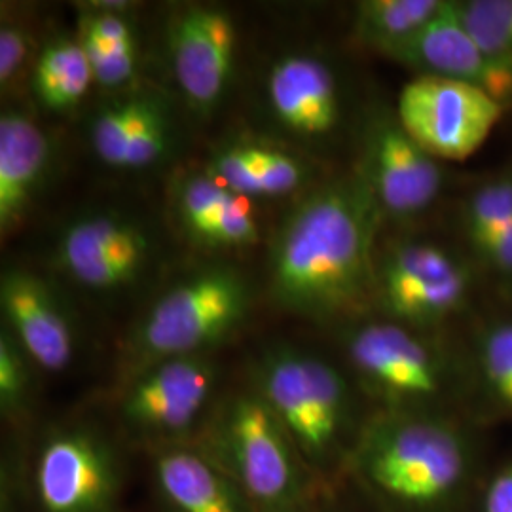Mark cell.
I'll return each mask as SVG.
<instances>
[{"label": "cell", "instance_id": "6da1fadb", "mask_svg": "<svg viewBox=\"0 0 512 512\" xmlns=\"http://www.w3.org/2000/svg\"><path fill=\"white\" fill-rule=\"evenodd\" d=\"M384 213L361 167L308 196L277 232L275 302L310 319H336L374 296V241Z\"/></svg>", "mask_w": 512, "mask_h": 512}, {"label": "cell", "instance_id": "7a4b0ae2", "mask_svg": "<svg viewBox=\"0 0 512 512\" xmlns=\"http://www.w3.org/2000/svg\"><path fill=\"white\" fill-rule=\"evenodd\" d=\"M348 463L393 511L437 512L463 490L471 448L435 412L385 410L361 427Z\"/></svg>", "mask_w": 512, "mask_h": 512}, {"label": "cell", "instance_id": "3957f363", "mask_svg": "<svg viewBox=\"0 0 512 512\" xmlns=\"http://www.w3.org/2000/svg\"><path fill=\"white\" fill-rule=\"evenodd\" d=\"M194 442L238 484L256 512L315 511L319 480L255 389L230 397Z\"/></svg>", "mask_w": 512, "mask_h": 512}, {"label": "cell", "instance_id": "277c9868", "mask_svg": "<svg viewBox=\"0 0 512 512\" xmlns=\"http://www.w3.org/2000/svg\"><path fill=\"white\" fill-rule=\"evenodd\" d=\"M255 378L256 393L319 482L348 463L357 435L349 385L336 366L302 349L275 348L260 359Z\"/></svg>", "mask_w": 512, "mask_h": 512}, {"label": "cell", "instance_id": "5b68a950", "mask_svg": "<svg viewBox=\"0 0 512 512\" xmlns=\"http://www.w3.org/2000/svg\"><path fill=\"white\" fill-rule=\"evenodd\" d=\"M249 304L245 279L230 268L179 281L152 304L131 336L135 372L167 359L207 355L243 325Z\"/></svg>", "mask_w": 512, "mask_h": 512}, {"label": "cell", "instance_id": "8992f818", "mask_svg": "<svg viewBox=\"0 0 512 512\" xmlns=\"http://www.w3.org/2000/svg\"><path fill=\"white\" fill-rule=\"evenodd\" d=\"M346 353L366 391L385 410L435 412L452 384L450 365L418 330L393 321H368L346 336Z\"/></svg>", "mask_w": 512, "mask_h": 512}, {"label": "cell", "instance_id": "52a82bcc", "mask_svg": "<svg viewBox=\"0 0 512 512\" xmlns=\"http://www.w3.org/2000/svg\"><path fill=\"white\" fill-rule=\"evenodd\" d=\"M29 480L38 512H118L124 463L101 431L67 425L38 444Z\"/></svg>", "mask_w": 512, "mask_h": 512}, {"label": "cell", "instance_id": "ba28073f", "mask_svg": "<svg viewBox=\"0 0 512 512\" xmlns=\"http://www.w3.org/2000/svg\"><path fill=\"white\" fill-rule=\"evenodd\" d=\"M473 279L469 262L454 251L429 241H403L376 258L374 298L387 321L427 329L465 308Z\"/></svg>", "mask_w": 512, "mask_h": 512}, {"label": "cell", "instance_id": "9c48e42d", "mask_svg": "<svg viewBox=\"0 0 512 512\" xmlns=\"http://www.w3.org/2000/svg\"><path fill=\"white\" fill-rule=\"evenodd\" d=\"M507 107L490 93L439 76H416L397 99L404 131L439 162H463L488 141Z\"/></svg>", "mask_w": 512, "mask_h": 512}, {"label": "cell", "instance_id": "30bf717a", "mask_svg": "<svg viewBox=\"0 0 512 512\" xmlns=\"http://www.w3.org/2000/svg\"><path fill=\"white\" fill-rule=\"evenodd\" d=\"M217 366L209 355L177 357L135 372L120 401L124 427L154 446L186 442L211 403Z\"/></svg>", "mask_w": 512, "mask_h": 512}, {"label": "cell", "instance_id": "8fae6325", "mask_svg": "<svg viewBox=\"0 0 512 512\" xmlns=\"http://www.w3.org/2000/svg\"><path fill=\"white\" fill-rule=\"evenodd\" d=\"M361 171L384 217L414 219L442 192V167L404 131L397 116H382L366 129Z\"/></svg>", "mask_w": 512, "mask_h": 512}, {"label": "cell", "instance_id": "7c38bea8", "mask_svg": "<svg viewBox=\"0 0 512 512\" xmlns=\"http://www.w3.org/2000/svg\"><path fill=\"white\" fill-rule=\"evenodd\" d=\"M236 44V23L222 8L192 4L169 21L171 69L194 109L209 112L219 105L234 71Z\"/></svg>", "mask_w": 512, "mask_h": 512}, {"label": "cell", "instance_id": "4fadbf2b", "mask_svg": "<svg viewBox=\"0 0 512 512\" xmlns=\"http://www.w3.org/2000/svg\"><path fill=\"white\" fill-rule=\"evenodd\" d=\"M389 59L418 71V76H439L471 84L490 93L499 103H512V63L488 54L459 18L456 0L418 35L385 52Z\"/></svg>", "mask_w": 512, "mask_h": 512}, {"label": "cell", "instance_id": "5bb4252c", "mask_svg": "<svg viewBox=\"0 0 512 512\" xmlns=\"http://www.w3.org/2000/svg\"><path fill=\"white\" fill-rule=\"evenodd\" d=\"M148 255L147 234L135 222L116 215L76 220L57 245L59 266L90 289L128 285L143 270Z\"/></svg>", "mask_w": 512, "mask_h": 512}, {"label": "cell", "instance_id": "9a60e30c", "mask_svg": "<svg viewBox=\"0 0 512 512\" xmlns=\"http://www.w3.org/2000/svg\"><path fill=\"white\" fill-rule=\"evenodd\" d=\"M152 450L150 475L162 512H256L198 442H173Z\"/></svg>", "mask_w": 512, "mask_h": 512}, {"label": "cell", "instance_id": "2e32d148", "mask_svg": "<svg viewBox=\"0 0 512 512\" xmlns=\"http://www.w3.org/2000/svg\"><path fill=\"white\" fill-rule=\"evenodd\" d=\"M6 329L46 372H61L74 357L73 327L48 285L31 272L8 270L0 281Z\"/></svg>", "mask_w": 512, "mask_h": 512}, {"label": "cell", "instance_id": "e0dca14e", "mask_svg": "<svg viewBox=\"0 0 512 512\" xmlns=\"http://www.w3.org/2000/svg\"><path fill=\"white\" fill-rule=\"evenodd\" d=\"M266 92L277 122L298 137H325L340 122L338 82L329 65L313 55H285L275 61Z\"/></svg>", "mask_w": 512, "mask_h": 512}, {"label": "cell", "instance_id": "ac0fdd59", "mask_svg": "<svg viewBox=\"0 0 512 512\" xmlns=\"http://www.w3.org/2000/svg\"><path fill=\"white\" fill-rule=\"evenodd\" d=\"M90 139L101 162L139 169L158 162L169 147V122L160 101L135 95L99 110Z\"/></svg>", "mask_w": 512, "mask_h": 512}, {"label": "cell", "instance_id": "d6986e66", "mask_svg": "<svg viewBox=\"0 0 512 512\" xmlns=\"http://www.w3.org/2000/svg\"><path fill=\"white\" fill-rule=\"evenodd\" d=\"M50 143L21 110L0 116V230L6 236L25 217L48 167Z\"/></svg>", "mask_w": 512, "mask_h": 512}, {"label": "cell", "instance_id": "ffe728a7", "mask_svg": "<svg viewBox=\"0 0 512 512\" xmlns=\"http://www.w3.org/2000/svg\"><path fill=\"white\" fill-rule=\"evenodd\" d=\"M93 82L92 63L78 38H55L33 67V92L46 109H73Z\"/></svg>", "mask_w": 512, "mask_h": 512}, {"label": "cell", "instance_id": "44dd1931", "mask_svg": "<svg viewBox=\"0 0 512 512\" xmlns=\"http://www.w3.org/2000/svg\"><path fill=\"white\" fill-rule=\"evenodd\" d=\"M448 0H365L355 8V35L385 54L418 35L444 10Z\"/></svg>", "mask_w": 512, "mask_h": 512}, {"label": "cell", "instance_id": "7402d4cb", "mask_svg": "<svg viewBox=\"0 0 512 512\" xmlns=\"http://www.w3.org/2000/svg\"><path fill=\"white\" fill-rule=\"evenodd\" d=\"M511 220L512 173L478 184L463 209V232L473 255H480Z\"/></svg>", "mask_w": 512, "mask_h": 512}, {"label": "cell", "instance_id": "603a6c76", "mask_svg": "<svg viewBox=\"0 0 512 512\" xmlns=\"http://www.w3.org/2000/svg\"><path fill=\"white\" fill-rule=\"evenodd\" d=\"M476 363L492 403L512 416V319L494 321L476 342Z\"/></svg>", "mask_w": 512, "mask_h": 512}, {"label": "cell", "instance_id": "cb8c5ba5", "mask_svg": "<svg viewBox=\"0 0 512 512\" xmlns=\"http://www.w3.org/2000/svg\"><path fill=\"white\" fill-rule=\"evenodd\" d=\"M459 18L471 37L505 63H512V0H456Z\"/></svg>", "mask_w": 512, "mask_h": 512}, {"label": "cell", "instance_id": "d4e9b609", "mask_svg": "<svg viewBox=\"0 0 512 512\" xmlns=\"http://www.w3.org/2000/svg\"><path fill=\"white\" fill-rule=\"evenodd\" d=\"M236 194L211 175L188 177L177 190V211L186 232L198 238L203 228L219 215Z\"/></svg>", "mask_w": 512, "mask_h": 512}, {"label": "cell", "instance_id": "484cf974", "mask_svg": "<svg viewBox=\"0 0 512 512\" xmlns=\"http://www.w3.org/2000/svg\"><path fill=\"white\" fill-rule=\"evenodd\" d=\"M33 361L19 346L10 330L0 332V408L4 418H14L25 410L33 389Z\"/></svg>", "mask_w": 512, "mask_h": 512}, {"label": "cell", "instance_id": "4316f807", "mask_svg": "<svg viewBox=\"0 0 512 512\" xmlns=\"http://www.w3.org/2000/svg\"><path fill=\"white\" fill-rule=\"evenodd\" d=\"M260 239L251 198L236 194L228 205L211 220L196 241L211 247H249Z\"/></svg>", "mask_w": 512, "mask_h": 512}, {"label": "cell", "instance_id": "83f0119b", "mask_svg": "<svg viewBox=\"0 0 512 512\" xmlns=\"http://www.w3.org/2000/svg\"><path fill=\"white\" fill-rule=\"evenodd\" d=\"M84 50L92 63L93 78L103 88L116 90L133 80L137 73V44L118 48L84 46Z\"/></svg>", "mask_w": 512, "mask_h": 512}, {"label": "cell", "instance_id": "f1b7e54d", "mask_svg": "<svg viewBox=\"0 0 512 512\" xmlns=\"http://www.w3.org/2000/svg\"><path fill=\"white\" fill-rule=\"evenodd\" d=\"M33 52V37L23 25L2 21L0 27V84L8 88Z\"/></svg>", "mask_w": 512, "mask_h": 512}, {"label": "cell", "instance_id": "f546056e", "mask_svg": "<svg viewBox=\"0 0 512 512\" xmlns=\"http://www.w3.org/2000/svg\"><path fill=\"white\" fill-rule=\"evenodd\" d=\"M476 258L499 279L512 281V220Z\"/></svg>", "mask_w": 512, "mask_h": 512}, {"label": "cell", "instance_id": "4dcf8cb0", "mask_svg": "<svg viewBox=\"0 0 512 512\" xmlns=\"http://www.w3.org/2000/svg\"><path fill=\"white\" fill-rule=\"evenodd\" d=\"M480 512H512V461L486 484Z\"/></svg>", "mask_w": 512, "mask_h": 512}, {"label": "cell", "instance_id": "1f68e13d", "mask_svg": "<svg viewBox=\"0 0 512 512\" xmlns=\"http://www.w3.org/2000/svg\"><path fill=\"white\" fill-rule=\"evenodd\" d=\"M311 512H323V511H317V509H315V511H311Z\"/></svg>", "mask_w": 512, "mask_h": 512}]
</instances>
